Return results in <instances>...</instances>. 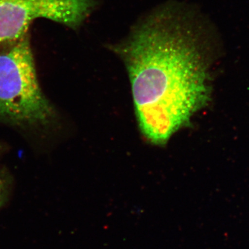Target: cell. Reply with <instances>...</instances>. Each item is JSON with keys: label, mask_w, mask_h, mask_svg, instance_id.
I'll return each mask as SVG.
<instances>
[{"label": "cell", "mask_w": 249, "mask_h": 249, "mask_svg": "<svg viewBox=\"0 0 249 249\" xmlns=\"http://www.w3.org/2000/svg\"><path fill=\"white\" fill-rule=\"evenodd\" d=\"M187 6L163 5L108 45L124 62L141 132L165 145L209 104L215 40Z\"/></svg>", "instance_id": "6da1fadb"}, {"label": "cell", "mask_w": 249, "mask_h": 249, "mask_svg": "<svg viewBox=\"0 0 249 249\" xmlns=\"http://www.w3.org/2000/svg\"><path fill=\"white\" fill-rule=\"evenodd\" d=\"M55 118L37 79L27 34L0 49V120L26 130L45 131Z\"/></svg>", "instance_id": "7a4b0ae2"}, {"label": "cell", "mask_w": 249, "mask_h": 249, "mask_svg": "<svg viewBox=\"0 0 249 249\" xmlns=\"http://www.w3.org/2000/svg\"><path fill=\"white\" fill-rule=\"evenodd\" d=\"M96 0H0V49L27 35L44 18L78 29L94 11Z\"/></svg>", "instance_id": "3957f363"}, {"label": "cell", "mask_w": 249, "mask_h": 249, "mask_svg": "<svg viewBox=\"0 0 249 249\" xmlns=\"http://www.w3.org/2000/svg\"><path fill=\"white\" fill-rule=\"evenodd\" d=\"M9 183L7 179L3 175H0V207L4 204L6 196L7 195Z\"/></svg>", "instance_id": "277c9868"}, {"label": "cell", "mask_w": 249, "mask_h": 249, "mask_svg": "<svg viewBox=\"0 0 249 249\" xmlns=\"http://www.w3.org/2000/svg\"><path fill=\"white\" fill-rule=\"evenodd\" d=\"M1 145H0V151H1Z\"/></svg>", "instance_id": "5b68a950"}]
</instances>
